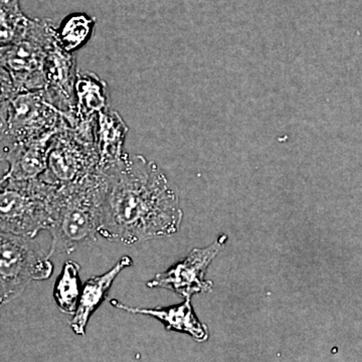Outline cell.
<instances>
[{"label": "cell", "instance_id": "6da1fadb", "mask_svg": "<svg viewBox=\"0 0 362 362\" xmlns=\"http://www.w3.org/2000/svg\"><path fill=\"white\" fill-rule=\"evenodd\" d=\"M182 218L177 195L156 162L129 156L109 175L98 235L133 246L175 235Z\"/></svg>", "mask_w": 362, "mask_h": 362}, {"label": "cell", "instance_id": "7a4b0ae2", "mask_svg": "<svg viewBox=\"0 0 362 362\" xmlns=\"http://www.w3.org/2000/svg\"><path fill=\"white\" fill-rule=\"evenodd\" d=\"M109 176L96 171L82 181L56 187L52 197V245L47 256L71 254L97 240Z\"/></svg>", "mask_w": 362, "mask_h": 362}, {"label": "cell", "instance_id": "3957f363", "mask_svg": "<svg viewBox=\"0 0 362 362\" xmlns=\"http://www.w3.org/2000/svg\"><path fill=\"white\" fill-rule=\"evenodd\" d=\"M56 187L40 180H0V230L35 239L51 225Z\"/></svg>", "mask_w": 362, "mask_h": 362}, {"label": "cell", "instance_id": "277c9868", "mask_svg": "<svg viewBox=\"0 0 362 362\" xmlns=\"http://www.w3.org/2000/svg\"><path fill=\"white\" fill-rule=\"evenodd\" d=\"M95 120L66 124L52 136L47 153V169L40 180L61 187L82 181L98 170L99 156L95 137Z\"/></svg>", "mask_w": 362, "mask_h": 362}, {"label": "cell", "instance_id": "5b68a950", "mask_svg": "<svg viewBox=\"0 0 362 362\" xmlns=\"http://www.w3.org/2000/svg\"><path fill=\"white\" fill-rule=\"evenodd\" d=\"M57 40L52 21L35 18L30 20L23 39L0 47V66L11 76L16 93L44 90L45 61Z\"/></svg>", "mask_w": 362, "mask_h": 362}, {"label": "cell", "instance_id": "8992f818", "mask_svg": "<svg viewBox=\"0 0 362 362\" xmlns=\"http://www.w3.org/2000/svg\"><path fill=\"white\" fill-rule=\"evenodd\" d=\"M66 124L42 90L16 93L0 107V141L11 144L39 139L56 134Z\"/></svg>", "mask_w": 362, "mask_h": 362}, {"label": "cell", "instance_id": "52a82bcc", "mask_svg": "<svg viewBox=\"0 0 362 362\" xmlns=\"http://www.w3.org/2000/svg\"><path fill=\"white\" fill-rule=\"evenodd\" d=\"M33 240L0 230V307L20 296L33 281L52 275L49 257Z\"/></svg>", "mask_w": 362, "mask_h": 362}, {"label": "cell", "instance_id": "ba28073f", "mask_svg": "<svg viewBox=\"0 0 362 362\" xmlns=\"http://www.w3.org/2000/svg\"><path fill=\"white\" fill-rule=\"evenodd\" d=\"M226 239L228 237L223 235L211 246L192 250L187 258L149 280L147 287L169 290L185 299L199 293L211 292L213 282L206 280L207 269L225 246Z\"/></svg>", "mask_w": 362, "mask_h": 362}, {"label": "cell", "instance_id": "9c48e42d", "mask_svg": "<svg viewBox=\"0 0 362 362\" xmlns=\"http://www.w3.org/2000/svg\"><path fill=\"white\" fill-rule=\"evenodd\" d=\"M78 73L76 57L65 51L58 39L45 61L42 94L71 127L75 126V87Z\"/></svg>", "mask_w": 362, "mask_h": 362}, {"label": "cell", "instance_id": "30bf717a", "mask_svg": "<svg viewBox=\"0 0 362 362\" xmlns=\"http://www.w3.org/2000/svg\"><path fill=\"white\" fill-rule=\"evenodd\" d=\"M128 131L127 124L116 111L108 109L98 114L95 122V137L99 156L98 171L109 176L122 168L129 156L124 149Z\"/></svg>", "mask_w": 362, "mask_h": 362}, {"label": "cell", "instance_id": "8fae6325", "mask_svg": "<svg viewBox=\"0 0 362 362\" xmlns=\"http://www.w3.org/2000/svg\"><path fill=\"white\" fill-rule=\"evenodd\" d=\"M54 135L30 141L6 144L0 157L8 163L7 177L13 180H40L47 169L49 143Z\"/></svg>", "mask_w": 362, "mask_h": 362}, {"label": "cell", "instance_id": "7c38bea8", "mask_svg": "<svg viewBox=\"0 0 362 362\" xmlns=\"http://www.w3.org/2000/svg\"><path fill=\"white\" fill-rule=\"evenodd\" d=\"M112 306L132 314L151 316L164 324L166 330L187 333L197 341L204 342L209 339L206 325L199 320L190 299H185L182 303L169 307L157 308H137L121 303L118 300H111Z\"/></svg>", "mask_w": 362, "mask_h": 362}, {"label": "cell", "instance_id": "4fadbf2b", "mask_svg": "<svg viewBox=\"0 0 362 362\" xmlns=\"http://www.w3.org/2000/svg\"><path fill=\"white\" fill-rule=\"evenodd\" d=\"M132 265V259L129 256H124L111 270L106 272L103 275L94 276L85 283L81 291L77 310L70 323L71 328L76 334L85 335L86 327L90 316L106 299L115 279L124 269Z\"/></svg>", "mask_w": 362, "mask_h": 362}, {"label": "cell", "instance_id": "5bb4252c", "mask_svg": "<svg viewBox=\"0 0 362 362\" xmlns=\"http://www.w3.org/2000/svg\"><path fill=\"white\" fill-rule=\"evenodd\" d=\"M108 109L107 83L93 71L78 73L75 87V126L95 120L98 114Z\"/></svg>", "mask_w": 362, "mask_h": 362}, {"label": "cell", "instance_id": "9a60e30c", "mask_svg": "<svg viewBox=\"0 0 362 362\" xmlns=\"http://www.w3.org/2000/svg\"><path fill=\"white\" fill-rule=\"evenodd\" d=\"M81 266L77 262L69 259L64 264L63 270L54 288V298L59 311L66 315H74L80 299Z\"/></svg>", "mask_w": 362, "mask_h": 362}, {"label": "cell", "instance_id": "2e32d148", "mask_svg": "<svg viewBox=\"0 0 362 362\" xmlns=\"http://www.w3.org/2000/svg\"><path fill=\"white\" fill-rule=\"evenodd\" d=\"M30 20L21 11V0H0V47L23 39Z\"/></svg>", "mask_w": 362, "mask_h": 362}, {"label": "cell", "instance_id": "e0dca14e", "mask_svg": "<svg viewBox=\"0 0 362 362\" xmlns=\"http://www.w3.org/2000/svg\"><path fill=\"white\" fill-rule=\"evenodd\" d=\"M95 23V18L88 14H71L57 28L59 44L65 51L74 54L90 40Z\"/></svg>", "mask_w": 362, "mask_h": 362}, {"label": "cell", "instance_id": "ac0fdd59", "mask_svg": "<svg viewBox=\"0 0 362 362\" xmlns=\"http://www.w3.org/2000/svg\"><path fill=\"white\" fill-rule=\"evenodd\" d=\"M16 94L13 78L8 71L0 66V102L6 101Z\"/></svg>", "mask_w": 362, "mask_h": 362}, {"label": "cell", "instance_id": "d6986e66", "mask_svg": "<svg viewBox=\"0 0 362 362\" xmlns=\"http://www.w3.org/2000/svg\"><path fill=\"white\" fill-rule=\"evenodd\" d=\"M0 140H1V137H0ZM0 161H2L1 160V157H0Z\"/></svg>", "mask_w": 362, "mask_h": 362}]
</instances>
